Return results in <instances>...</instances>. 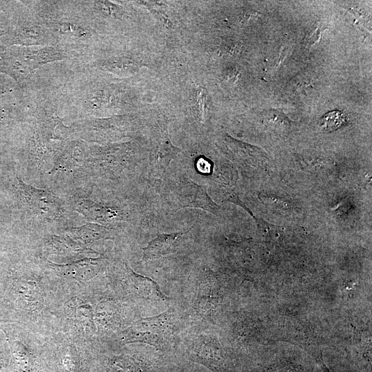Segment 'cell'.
<instances>
[{
	"label": "cell",
	"mask_w": 372,
	"mask_h": 372,
	"mask_svg": "<svg viewBox=\"0 0 372 372\" xmlns=\"http://www.w3.org/2000/svg\"><path fill=\"white\" fill-rule=\"evenodd\" d=\"M192 229V227L184 232L158 234L150 240L145 247L143 248V260L148 261L174 253L178 247L180 238Z\"/></svg>",
	"instance_id": "5"
},
{
	"label": "cell",
	"mask_w": 372,
	"mask_h": 372,
	"mask_svg": "<svg viewBox=\"0 0 372 372\" xmlns=\"http://www.w3.org/2000/svg\"><path fill=\"white\" fill-rule=\"evenodd\" d=\"M19 189L26 205L35 214H46L59 207L58 199L45 191L37 190L28 187L21 182L19 183Z\"/></svg>",
	"instance_id": "7"
},
{
	"label": "cell",
	"mask_w": 372,
	"mask_h": 372,
	"mask_svg": "<svg viewBox=\"0 0 372 372\" xmlns=\"http://www.w3.org/2000/svg\"><path fill=\"white\" fill-rule=\"evenodd\" d=\"M174 313L169 309L162 314L137 321L129 330L127 338L164 349L171 342L174 331Z\"/></svg>",
	"instance_id": "2"
},
{
	"label": "cell",
	"mask_w": 372,
	"mask_h": 372,
	"mask_svg": "<svg viewBox=\"0 0 372 372\" xmlns=\"http://www.w3.org/2000/svg\"><path fill=\"white\" fill-rule=\"evenodd\" d=\"M344 122L343 114L338 110L330 112L321 118L319 125L325 131H333L340 127Z\"/></svg>",
	"instance_id": "10"
},
{
	"label": "cell",
	"mask_w": 372,
	"mask_h": 372,
	"mask_svg": "<svg viewBox=\"0 0 372 372\" xmlns=\"http://www.w3.org/2000/svg\"><path fill=\"white\" fill-rule=\"evenodd\" d=\"M50 28L44 26H21L14 30L12 41V43L26 46L50 45L56 40Z\"/></svg>",
	"instance_id": "6"
},
{
	"label": "cell",
	"mask_w": 372,
	"mask_h": 372,
	"mask_svg": "<svg viewBox=\"0 0 372 372\" xmlns=\"http://www.w3.org/2000/svg\"><path fill=\"white\" fill-rule=\"evenodd\" d=\"M92 3H94L95 8L106 15L118 18L122 14L121 8L110 1H96Z\"/></svg>",
	"instance_id": "12"
},
{
	"label": "cell",
	"mask_w": 372,
	"mask_h": 372,
	"mask_svg": "<svg viewBox=\"0 0 372 372\" xmlns=\"http://www.w3.org/2000/svg\"><path fill=\"white\" fill-rule=\"evenodd\" d=\"M0 372H10V359L5 349L1 347H0Z\"/></svg>",
	"instance_id": "13"
},
{
	"label": "cell",
	"mask_w": 372,
	"mask_h": 372,
	"mask_svg": "<svg viewBox=\"0 0 372 372\" xmlns=\"http://www.w3.org/2000/svg\"><path fill=\"white\" fill-rule=\"evenodd\" d=\"M181 152L174 146L169 137L166 125L161 127L159 135L150 154L149 174L156 180L161 181L170 162Z\"/></svg>",
	"instance_id": "4"
},
{
	"label": "cell",
	"mask_w": 372,
	"mask_h": 372,
	"mask_svg": "<svg viewBox=\"0 0 372 372\" xmlns=\"http://www.w3.org/2000/svg\"><path fill=\"white\" fill-rule=\"evenodd\" d=\"M19 52L17 55L18 59L15 61L14 67L21 75L30 73L48 63L67 57L65 51L57 45L40 49L24 48H21Z\"/></svg>",
	"instance_id": "3"
},
{
	"label": "cell",
	"mask_w": 372,
	"mask_h": 372,
	"mask_svg": "<svg viewBox=\"0 0 372 372\" xmlns=\"http://www.w3.org/2000/svg\"><path fill=\"white\" fill-rule=\"evenodd\" d=\"M211 164L209 160L205 157H200L196 161V169L202 174H209L211 170Z\"/></svg>",
	"instance_id": "14"
},
{
	"label": "cell",
	"mask_w": 372,
	"mask_h": 372,
	"mask_svg": "<svg viewBox=\"0 0 372 372\" xmlns=\"http://www.w3.org/2000/svg\"><path fill=\"white\" fill-rule=\"evenodd\" d=\"M82 211L90 219L99 223H107L114 220L118 216V212L110 207L91 202H83L81 205Z\"/></svg>",
	"instance_id": "9"
},
{
	"label": "cell",
	"mask_w": 372,
	"mask_h": 372,
	"mask_svg": "<svg viewBox=\"0 0 372 372\" xmlns=\"http://www.w3.org/2000/svg\"><path fill=\"white\" fill-rule=\"evenodd\" d=\"M196 99L198 116L201 122H204L207 114L208 105L207 92L203 87H200L197 90Z\"/></svg>",
	"instance_id": "11"
},
{
	"label": "cell",
	"mask_w": 372,
	"mask_h": 372,
	"mask_svg": "<svg viewBox=\"0 0 372 372\" xmlns=\"http://www.w3.org/2000/svg\"><path fill=\"white\" fill-rule=\"evenodd\" d=\"M99 66L103 70L118 75L130 74L138 68L137 62L132 57L127 56H115L102 61Z\"/></svg>",
	"instance_id": "8"
},
{
	"label": "cell",
	"mask_w": 372,
	"mask_h": 372,
	"mask_svg": "<svg viewBox=\"0 0 372 372\" xmlns=\"http://www.w3.org/2000/svg\"><path fill=\"white\" fill-rule=\"evenodd\" d=\"M165 201L174 211L184 208H196L220 216L222 208L208 195L207 187L199 185L180 172L167 180L163 188Z\"/></svg>",
	"instance_id": "1"
}]
</instances>
